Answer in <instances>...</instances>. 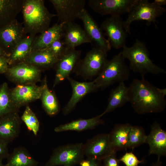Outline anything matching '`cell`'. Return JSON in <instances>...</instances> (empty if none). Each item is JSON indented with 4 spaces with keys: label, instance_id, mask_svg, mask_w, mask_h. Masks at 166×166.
I'll use <instances>...</instances> for the list:
<instances>
[{
    "label": "cell",
    "instance_id": "cell-5",
    "mask_svg": "<svg viewBox=\"0 0 166 166\" xmlns=\"http://www.w3.org/2000/svg\"><path fill=\"white\" fill-rule=\"evenodd\" d=\"M166 9L147 0H137L128 13V17L123 22V27L127 33L130 34V25L134 21H146L149 26L153 23L157 27L156 19L166 12Z\"/></svg>",
    "mask_w": 166,
    "mask_h": 166
},
{
    "label": "cell",
    "instance_id": "cell-42",
    "mask_svg": "<svg viewBox=\"0 0 166 166\" xmlns=\"http://www.w3.org/2000/svg\"><path fill=\"white\" fill-rule=\"evenodd\" d=\"M4 56L8 57V55L5 50L0 45V56Z\"/></svg>",
    "mask_w": 166,
    "mask_h": 166
},
{
    "label": "cell",
    "instance_id": "cell-23",
    "mask_svg": "<svg viewBox=\"0 0 166 166\" xmlns=\"http://www.w3.org/2000/svg\"><path fill=\"white\" fill-rule=\"evenodd\" d=\"M25 0H0V29L16 19Z\"/></svg>",
    "mask_w": 166,
    "mask_h": 166
},
{
    "label": "cell",
    "instance_id": "cell-27",
    "mask_svg": "<svg viewBox=\"0 0 166 166\" xmlns=\"http://www.w3.org/2000/svg\"><path fill=\"white\" fill-rule=\"evenodd\" d=\"M100 115L88 119H80L60 125L54 129L56 132L67 131H81L95 128L104 123V121Z\"/></svg>",
    "mask_w": 166,
    "mask_h": 166
},
{
    "label": "cell",
    "instance_id": "cell-14",
    "mask_svg": "<svg viewBox=\"0 0 166 166\" xmlns=\"http://www.w3.org/2000/svg\"><path fill=\"white\" fill-rule=\"evenodd\" d=\"M27 34L23 24L17 19L0 29V45L8 57L15 46Z\"/></svg>",
    "mask_w": 166,
    "mask_h": 166
},
{
    "label": "cell",
    "instance_id": "cell-7",
    "mask_svg": "<svg viewBox=\"0 0 166 166\" xmlns=\"http://www.w3.org/2000/svg\"><path fill=\"white\" fill-rule=\"evenodd\" d=\"M83 144L82 143L70 144L57 148L45 166H72L83 159Z\"/></svg>",
    "mask_w": 166,
    "mask_h": 166
},
{
    "label": "cell",
    "instance_id": "cell-28",
    "mask_svg": "<svg viewBox=\"0 0 166 166\" xmlns=\"http://www.w3.org/2000/svg\"><path fill=\"white\" fill-rule=\"evenodd\" d=\"M5 166H37L38 162L23 147L15 148L9 154Z\"/></svg>",
    "mask_w": 166,
    "mask_h": 166
},
{
    "label": "cell",
    "instance_id": "cell-40",
    "mask_svg": "<svg viewBox=\"0 0 166 166\" xmlns=\"http://www.w3.org/2000/svg\"><path fill=\"white\" fill-rule=\"evenodd\" d=\"M80 166H89L90 165V160L89 159L86 160H82L80 162Z\"/></svg>",
    "mask_w": 166,
    "mask_h": 166
},
{
    "label": "cell",
    "instance_id": "cell-38",
    "mask_svg": "<svg viewBox=\"0 0 166 166\" xmlns=\"http://www.w3.org/2000/svg\"><path fill=\"white\" fill-rule=\"evenodd\" d=\"M88 159H89L90 160V163L89 166H102V160L93 158Z\"/></svg>",
    "mask_w": 166,
    "mask_h": 166
},
{
    "label": "cell",
    "instance_id": "cell-36",
    "mask_svg": "<svg viewBox=\"0 0 166 166\" xmlns=\"http://www.w3.org/2000/svg\"><path fill=\"white\" fill-rule=\"evenodd\" d=\"M8 143L0 139V159L2 160L7 158L9 153L8 148Z\"/></svg>",
    "mask_w": 166,
    "mask_h": 166
},
{
    "label": "cell",
    "instance_id": "cell-41",
    "mask_svg": "<svg viewBox=\"0 0 166 166\" xmlns=\"http://www.w3.org/2000/svg\"><path fill=\"white\" fill-rule=\"evenodd\" d=\"M157 90L159 93L163 97L166 95V89H160L157 88Z\"/></svg>",
    "mask_w": 166,
    "mask_h": 166
},
{
    "label": "cell",
    "instance_id": "cell-1",
    "mask_svg": "<svg viewBox=\"0 0 166 166\" xmlns=\"http://www.w3.org/2000/svg\"><path fill=\"white\" fill-rule=\"evenodd\" d=\"M142 77L141 80L134 79L128 87L129 102L139 114L161 112L166 108L164 97L157 87Z\"/></svg>",
    "mask_w": 166,
    "mask_h": 166
},
{
    "label": "cell",
    "instance_id": "cell-9",
    "mask_svg": "<svg viewBox=\"0 0 166 166\" xmlns=\"http://www.w3.org/2000/svg\"><path fill=\"white\" fill-rule=\"evenodd\" d=\"M123 22L121 15L111 16L103 21L100 27L111 47L117 49L126 46L127 33L124 28Z\"/></svg>",
    "mask_w": 166,
    "mask_h": 166
},
{
    "label": "cell",
    "instance_id": "cell-11",
    "mask_svg": "<svg viewBox=\"0 0 166 166\" xmlns=\"http://www.w3.org/2000/svg\"><path fill=\"white\" fill-rule=\"evenodd\" d=\"M56 10L60 23L66 24L79 18L85 9V0H49Z\"/></svg>",
    "mask_w": 166,
    "mask_h": 166
},
{
    "label": "cell",
    "instance_id": "cell-8",
    "mask_svg": "<svg viewBox=\"0 0 166 166\" xmlns=\"http://www.w3.org/2000/svg\"><path fill=\"white\" fill-rule=\"evenodd\" d=\"M42 70L26 62L10 65L5 73L7 77L17 85L36 84L41 80Z\"/></svg>",
    "mask_w": 166,
    "mask_h": 166
},
{
    "label": "cell",
    "instance_id": "cell-6",
    "mask_svg": "<svg viewBox=\"0 0 166 166\" xmlns=\"http://www.w3.org/2000/svg\"><path fill=\"white\" fill-rule=\"evenodd\" d=\"M107 52L93 47L80 60L74 72L85 79L97 77L107 61Z\"/></svg>",
    "mask_w": 166,
    "mask_h": 166
},
{
    "label": "cell",
    "instance_id": "cell-31",
    "mask_svg": "<svg viewBox=\"0 0 166 166\" xmlns=\"http://www.w3.org/2000/svg\"><path fill=\"white\" fill-rule=\"evenodd\" d=\"M147 136L143 128L132 126L128 134L127 148L133 149L146 143Z\"/></svg>",
    "mask_w": 166,
    "mask_h": 166
},
{
    "label": "cell",
    "instance_id": "cell-18",
    "mask_svg": "<svg viewBox=\"0 0 166 166\" xmlns=\"http://www.w3.org/2000/svg\"><path fill=\"white\" fill-rule=\"evenodd\" d=\"M67 79L71 86L72 94L70 99L63 109V113L65 115L69 113L85 95L99 89L93 81L79 82L70 77Z\"/></svg>",
    "mask_w": 166,
    "mask_h": 166
},
{
    "label": "cell",
    "instance_id": "cell-37",
    "mask_svg": "<svg viewBox=\"0 0 166 166\" xmlns=\"http://www.w3.org/2000/svg\"><path fill=\"white\" fill-rule=\"evenodd\" d=\"M9 66L7 57L4 56H0V74L5 73Z\"/></svg>",
    "mask_w": 166,
    "mask_h": 166
},
{
    "label": "cell",
    "instance_id": "cell-20",
    "mask_svg": "<svg viewBox=\"0 0 166 166\" xmlns=\"http://www.w3.org/2000/svg\"><path fill=\"white\" fill-rule=\"evenodd\" d=\"M63 40L68 48H75L80 45L91 42L84 29L74 22L65 25Z\"/></svg>",
    "mask_w": 166,
    "mask_h": 166
},
{
    "label": "cell",
    "instance_id": "cell-43",
    "mask_svg": "<svg viewBox=\"0 0 166 166\" xmlns=\"http://www.w3.org/2000/svg\"><path fill=\"white\" fill-rule=\"evenodd\" d=\"M162 165V162L160 161V158H158L157 161L153 163L152 166H161Z\"/></svg>",
    "mask_w": 166,
    "mask_h": 166
},
{
    "label": "cell",
    "instance_id": "cell-10",
    "mask_svg": "<svg viewBox=\"0 0 166 166\" xmlns=\"http://www.w3.org/2000/svg\"><path fill=\"white\" fill-rule=\"evenodd\" d=\"M137 0H89V7L102 15H121L128 13Z\"/></svg>",
    "mask_w": 166,
    "mask_h": 166
},
{
    "label": "cell",
    "instance_id": "cell-39",
    "mask_svg": "<svg viewBox=\"0 0 166 166\" xmlns=\"http://www.w3.org/2000/svg\"><path fill=\"white\" fill-rule=\"evenodd\" d=\"M152 2L159 6L162 7V6L166 5V0H154Z\"/></svg>",
    "mask_w": 166,
    "mask_h": 166
},
{
    "label": "cell",
    "instance_id": "cell-22",
    "mask_svg": "<svg viewBox=\"0 0 166 166\" xmlns=\"http://www.w3.org/2000/svg\"><path fill=\"white\" fill-rule=\"evenodd\" d=\"M132 126L128 123L117 124L109 134L110 145L113 152L128 148V136Z\"/></svg>",
    "mask_w": 166,
    "mask_h": 166
},
{
    "label": "cell",
    "instance_id": "cell-32",
    "mask_svg": "<svg viewBox=\"0 0 166 166\" xmlns=\"http://www.w3.org/2000/svg\"><path fill=\"white\" fill-rule=\"evenodd\" d=\"M21 118L28 129L32 131L35 136H37L39 129V122L34 113L28 105L26 106Z\"/></svg>",
    "mask_w": 166,
    "mask_h": 166
},
{
    "label": "cell",
    "instance_id": "cell-25",
    "mask_svg": "<svg viewBox=\"0 0 166 166\" xmlns=\"http://www.w3.org/2000/svg\"><path fill=\"white\" fill-rule=\"evenodd\" d=\"M35 37L27 35L15 46L7 57L9 66L25 61L32 51Z\"/></svg>",
    "mask_w": 166,
    "mask_h": 166
},
{
    "label": "cell",
    "instance_id": "cell-21",
    "mask_svg": "<svg viewBox=\"0 0 166 166\" xmlns=\"http://www.w3.org/2000/svg\"><path fill=\"white\" fill-rule=\"evenodd\" d=\"M65 25L57 23L36 36L33 42L32 50L46 49L55 40L62 39Z\"/></svg>",
    "mask_w": 166,
    "mask_h": 166
},
{
    "label": "cell",
    "instance_id": "cell-19",
    "mask_svg": "<svg viewBox=\"0 0 166 166\" xmlns=\"http://www.w3.org/2000/svg\"><path fill=\"white\" fill-rule=\"evenodd\" d=\"M146 143L149 147V155H156L158 158L166 155V132L160 124L155 122L151 126L149 134L147 136Z\"/></svg>",
    "mask_w": 166,
    "mask_h": 166
},
{
    "label": "cell",
    "instance_id": "cell-33",
    "mask_svg": "<svg viewBox=\"0 0 166 166\" xmlns=\"http://www.w3.org/2000/svg\"><path fill=\"white\" fill-rule=\"evenodd\" d=\"M58 59L61 57L69 49L61 39L56 40L51 43L46 48Z\"/></svg>",
    "mask_w": 166,
    "mask_h": 166
},
{
    "label": "cell",
    "instance_id": "cell-2",
    "mask_svg": "<svg viewBox=\"0 0 166 166\" xmlns=\"http://www.w3.org/2000/svg\"><path fill=\"white\" fill-rule=\"evenodd\" d=\"M21 11L26 32L34 36L48 29L53 18L57 16L49 12L43 0H25Z\"/></svg>",
    "mask_w": 166,
    "mask_h": 166
},
{
    "label": "cell",
    "instance_id": "cell-34",
    "mask_svg": "<svg viewBox=\"0 0 166 166\" xmlns=\"http://www.w3.org/2000/svg\"><path fill=\"white\" fill-rule=\"evenodd\" d=\"M119 160L126 166H138L139 164L144 162L143 160H139L132 152L126 153Z\"/></svg>",
    "mask_w": 166,
    "mask_h": 166
},
{
    "label": "cell",
    "instance_id": "cell-12",
    "mask_svg": "<svg viewBox=\"0 0 166 166\" xmlns=\"http://www.w3.org/2000/svg\"><path fill=\"white\" fill-rule=\"evenodd\" d=\"M81 51L75 48H69L59 58L54 67L56 74L54 86L67 79L74 72L77 64L81 60Z\"/></svg>",
    "mask_w": 166,
    "mask_h": 166
},
{
    "label": "cell",
    "instance_id": "cell-26",
    "mask_svg": "<svg viewBox=\"0 0 166 166\" xmlns=\"http://www.w3.org/2000/svg\"><path fill=\"white\" fill-rule=\"evenodd\" d=\"M128 102V88L126 86L124 82L119 83V85L111 91L107 108L100 115L102 117L105 114L123 106Z\"/></svg>",
    "mask_w": 166,
    "mask_h": 166
},
{
    "label": "cell",
    "instance_id": "cell-30",
    "mask_svg": "<svg viewBox=\"0 0 166 166\" xmlns=\"http://www.w3.org/2000/svg\"><path fill=\"white\" fill-rule=\"evenodd\" d=\"M10 90L6 82L0 86V117L10 113L18 111L10 96Z\"/></svg>",
    "mask_w": 166,
    "mask_h": 166
},
{
    "label": "cell",
    "instance_id": "cell-17",
    "mask_svg": "<svg viewBox=\"0 0 166 166\" xmlns=\"http://www.w3.org/2000/svg\"><path fill=\"white\" fill-rule=\"evenodd\" d=\"M22 121L18 111L13 112L0 117V139L8 143L18 136Z\"/></svg>",
    "mask_w": 166,
    "mask_h": 166
},
{
    "label": "cell",
    "instance_id": "cell-4",
    "mask_svg": "<svg viewBox=\"0 0 166 166\" xmlns=\"http://www.w3.org/2000/svg\"><path fill=\"white\" fill-rule=\"evenodd\" d=\"M121 51L107 61L102 70L93 81L98 88H105L115 83L124 82L130 76L129 69L124 62Z\"/></svg>",
    "mask_w": 166,
    "mask_h": 166
},
{
    "label": "cell",
    "instance_id": "cell-16",
    "mask_svg": "<svg viewBox=\"0 0 166 166\" xmlns=\"http://www.w3.org/2000/svg\"><path fill=\"white\" fill-rule=\"evenodd\" d=\"M83 150L88 158L101 160L114 152L111 147L109 134L106 133L97 135L88 140L83 144Z\"/></svg>",
    "mask_w": 166,
    "mask_h": 166
},
{
    "label": "cell",
    "instance_id": "cell-44",
    "mask_svg": "<svg viewBox=\"0 0 166 166\" xmlns=\"http://www.w3.org/2000/svg\"><path fill=\"white\" fill-rule=\"evenodd\" d=\"M0 166H5L2 163V160L0 159Z\"/></svg>",
    "mask_w": 166,
    "mask_h": 166
},
{
    "label": "cell",
    "instance_id": "cell-35",
    "mask_svg": "<svg viewBox=\"0 0 166 166\" xmlns=\"http://www.w3.org/2000/svg\"><path fill=\"white\" fill-rule=\"evenodd\" d=\"M116 152H113L108 155L102 160L103 163L102 166H120V160L116 157Z\"/></svg>",
    "mask_w": 166,
    "mask_h": 166
},
{
    "label": "cell",
    "instance_id": "cell-29",
    "mask_svg": "<svg viewBox=\"0 0 166 166\" xmlns=\"http://www.w3.org/2000/svg\"><path fill=\"white\" fill-rule=\"evenodd\" d=\"M45 77L44 80L43 87L40 99L46 112L49 115L53 116L58 112L59 106L55 95L49 89Z\"/></svg>",
    "mask_w": 166,
    "mask_h": 166
},
{
    "label": "cell",
    "instance_id": "cell-45",
    "mask_svg": "<svg viewBox=\"0 0 166 166\" xmlns=\"http://www.w3.org/2000/svg\"></svg>",
    "mask_w": 166,
    "mask_h": 166
},
{
    "label": "cell",
    "instance_id": "cell-15",
    "mask_svg": "<svg viewBox=\"0 0 166 166\" xmlns=\"http://www.w3.org/2000/svg\"><path fill=\"white\" fill-rule=\"evenodd\" d=\"M43 87V85L38 86L36 84L17 85L10 90V97L14 105L19 109L40 99Z\"/></svg>",
    "mask_w": 166,
    "mask_h": 166
},
{
    "label": "cell",
    "instance_id": "cell-24",
    "mask_svg": "<svg viewBox=\"0 0 166 166\" xmlns=\"http://www.w3.org/2000/svg\"><path fill=\"white\" fill-rule=\"evenodd\" d=\"M58 59L49 50L45 49L32 50L25 61L42 71L53 67Z\"/></svg>",
    "mask_w": 166,
    "mask_h": 166
},
{
    "label": "cell",
    "instance_id": "cell-13",
    "mask_svg": "<svg viewBox=\"0 0 166 166\" xmlns=\"http://www.w3.org/2000/svg\"><path fill=\"white\" fill-rule=\"evenodd\" d=\"M79 19L82 21L84 30L94 47L107 52L111 49V45L105 37L103 32L97 23L85 8L80 13Z\"/></svg>",
    "mask_w": 166,
    "mask_h": 166
},
{
    "label": "cell",
    "instance_id": "cell-3",
    "mask_svg": "<svg viewBox=\"0 0 166 166\" xmlns=\"http://www.w3.org/2000/svg\"><path fill=\"white\" fill-rule=\"evenodd\" d=\"M123 57L129 62V69L139 73L142 77L147 73L158 74L165 73L162 68L154 64L149 57V53L145 43L136 39L131 47L126 45L121 51Z\"/></svg>",
    "mask_w": 166,
    "mask_h": 166
}]
</instances>
